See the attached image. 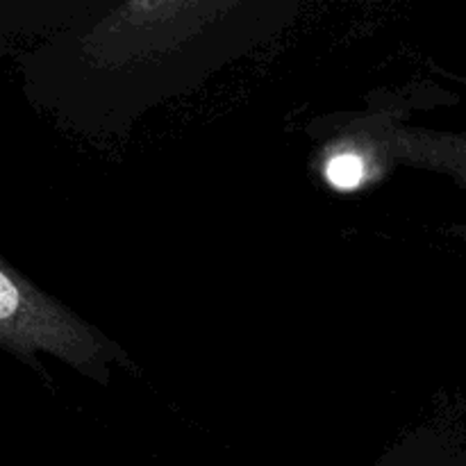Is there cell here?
<instances>
[{"label": "cell", "instance_id": "obj_1", "mask_svg": "<svg viewBox=\"0 0 466 466\" xmlns=\"http://www.w3.org/2000/svg\"><path fill=\"white\" fill-rule=\"evenodd\" d=\"M0 349L27 364L46 382L50 378L36 360L39 353L55 355L103 387L112 382V367L139 371L118 341L36 287L7 259H0Z\"/></svg>", "mask_w": 466, "mask_h": 466}, {"label": "cell", "instance_id": "obj_2", "mask_svg": "<svg viewBox=\"0 0 466 466\" xmlns=\"http://www.w3.org/2000/svg\"><path fill=\"white\" fill-rule=\"evenodd\" d=\"M382 164H391L385 146L373 126H360L346 132L323 150L321 171L328 185L339 191H355L385 173Z\"/></svg>", "mask_w": 466, "mask_h": 466}, {"label": "cell", "instance_id": "obj_3", "mask_svg": "<svg viewBox=\"0 0 466 466\" xmlns=\"http://www.w3.org/2000/svg\"><path fill=\"white\" fill-rule=\"evenodd\" d=\"M373 466H444L441 440L423 426L421 431L405 437Z\"/></svg>", "mask_w": 466, "mask_h": 466}]
</instances>
